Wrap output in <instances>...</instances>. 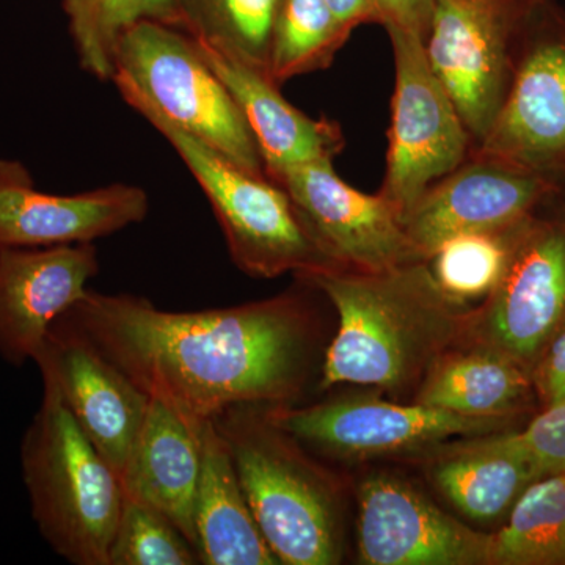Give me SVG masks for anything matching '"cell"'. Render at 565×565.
Returning <instances> with one entry per match:
<instances>
[{
  "mask_svg": "<svg viewBox=\"0 0 565 565\" xmlns=\"http://www.w3.org/2000/svg\"><path fill=\"white\" fill-rule=\"evenodd\" d=\"M379 9L385 29H399L426 39L434 0H379Z\"/></svg>",
  "mask_w": 565,
  "mask_h": 565,
  "instance_id": "4dcf8cb0",
  "label": "cell"
},
{
  "mask_svg": "<svg viewBox=\"0 0 565 565\" xmlns=\"http://www.w3.org/2000/svg\"><path fill=\"white\" fill-rule=\"evenodd\" d=\"M492 565H565V473L537 479L493 534Z\"/></svg>",
  "mask_w": 565,
  "mask_h": 565,
  "instance_id": "603a6c76",
  "label": "cell"
},
{
  "mask_svg": "<svg viewBox=\"0 0 565 565\" xmlns=\"http://www.w3.org/2000/svg\"><path fill=\"white\" fill-rule=\"evenodd\" d=\"M515 437L542 478L565 473V401L545 407Z\"/></svg>",
  "mask_w": 565,
  "mask_h": 565,
  "instance_id": "f1b7e54d",
  "label": "cell"
},
{
  "mask_svg": "<svg viewBox=\"0 0 565 565\" xmlns=\"http://www.w3.org/2000/svg\"><path fill=\"white\" fill-rule=\"evenodd\" d=\"M22 481L41 537L74 565H109L120 476L82 433L51 382L21 444Z\"/></svg>",
  "mask_w": 565,
  "mask_h": 565,
  "instance_id": "277c9868",
  "label": "cell"
},
{
  "mask_svg": "<svg viewBox=\"0 0 565 565\" xmlns=\"http://www.w3.org/2000/svg\"><path fill=\"white\" fill-rule=\"evenodd\" d=\"M82 70L111 81L122 33L143 21L182 29L180 0H63Z\"/></svg>",
  "mask_w": 565,
  "mask_h": 565,
  "instance_id": "cb8c5ba5",
  "label": "cell"
},
{
  "mask_svg": "<svg viewBox=\"0 0 565 565\" xmlns=\"http://www.w3.org/2000/svg\"><path fill=\"white\" fill-rule=\"evenodd\" d=\"M65 318L141 392L195 426L236 405H291L318 356V319L296 292L167 311L134 294L88 289Z\"/></svg>",
  "mask_w": 565,
  "mask_h": 565,
  "instance_id": "6da1fadb",
  "label": "cell"
},
{
  "mask_svg": "<svg viewBox=\"0 0 565 565\" xmlns=\"http://www.w3.org/2000/svg\"><path fill=\"white\" fill-rule=\"evenodd\" d=\"M192 40L243 111L270 180L277 181L292 167L340 154L344 147L340 125L327 118L316 120L294 107L264 71L206 41Z\"/></svg>",
  "mask_w": 565,
  "mask_h": 565,
  "instance_id": "ac0fdd59",
  "label": "cell"
},
{
  "mask_svg": "<svg viewBox=\"0 0 565 565\" xmlns=\"http://www.w3.org/2000/svg\"><path fill=\"white\" fill-rule=\"evenodd\" d=\"M437 489L462 514L492 522L509 514L527 487L541 479L515 433H494L467 441L433 467Z\"/></svg>",
  "mask_w": 565,
  "mask_h": 565,
  "instance_id": "7402d4cb",
  "label": "cell"
},
{
  "mask_svg": "<svg viewBox=\"0 0 565 565\" xmlns=\"http://www.w3.org/2000/svg\"><path fill=\"white\" fill-rule=\"evenodd\" d=\"M148 211V193L137 185L55 195L36 188L24 163L0 159V247L95 243L140 223Z\"/></svg>",
  "mask_w": 565,
  "mask_h": 565,
  "instance_id": "e0dca14e",
  "label": "cell"
},
{
  "mask_svg": "<svg viewBox=\"0 0 565 565\" xmlns=\"http://www.w3.org/2000/svg\"><path fill=\"white\" fill-rule=\"evenodd\" d=\"M541 0H434L427 61L455 102L475 150L511 87L527 22Z\"/></svg>",
  "mask_w": 565,
  "mask_h": 565,
  "instance_id": "52a82bcc",
  "label": "cell"
},
{
  "mask_svg": "<svg viewBox=\"0 0 565 565\" xmlns=\"http://www.w3.org/2000/svg\"><path fill=\"white\" fill-rule=\"evenodd\" d=\"M476 150L537 173L565 193V10L541 0L503 106Z\"/></svg>",
  "mask_w": 565,
  "mask_h": 565,
  "instance_id": "30bf717a",
  "label": "cell"
},
{
  "mask_svg": "<svg viewBox=\"0 0 565 565\" xmlns=\"http://www.w3.org/2000/svg\"><path fill=\"white\" fill-rule=\"evenodd\" d=\"M349 36L326 0H282L270 47V77L281 85L329 68Z\"/></svg>",
  "mask_w": 565,
  "mask_h": 565,
  "instance_id": "4316f807",
  "label": "cell"
},
{
  "mask_svg": "<svg viewBox=\"0 0 565 565\" xmlns=\"http://www.w3.org/2000/svg\"><path fill=\"white\" fill-rule=\"evenodd\" d=\"M202 475L195 503L196 553L204 565L281 564L256 525L232 452L215 424L202 427Z\"/></svg>",
  "mask_w": 565,
  "mask_h": 565,
  "instance_id": "ffe728a7",
  "label": "cell"
},
{
  "mask_svg": "<svg viewBox=\"0 0 565 565\" xmlns=\"http://www.w3.org/2000/svg\"><path fill=\"white\" fill-rule=\"evenodd\" d=\"M300 280L326 294L340 319L323 359L322 388H408L462 343L473 311L441 291L426 262L381 273L326 270Z\"/></svg>",
  "mask_w": 565,
  "mask_h": 565,
  "instance_id": "7a4b0ae2",
  "label": "cell"
},
{
  "mask_svg": "<svg viewBox=\"0 0 565 565\" xmlns=\"http://www.w3.org/2000/svg\"><path fill=\"white\" fill-rule=\"evenodd\" d=\"M33 363L41 379L58 390L82 433L121 479L151 397L65 315L52 326Z\"/></svg>",
  "mask_w": 565,
  "mask_h": 565,
  "instance_id": "9a60e30c",
  "label": "cell"
},
{
  "mask_svg": "<svg viewBox=\"0 0 565 565\" xmlns=\"http://www.w3.org/2000/svg\"><path fill=\"white\" fill-rule=\"evenodd\" d=\"M533 382L544 408L565 401V323L534 367Z\"/></svg>",
  "mask_w": 565,
  "mask_h": 565,
  "instance_id": "f546056e",
  "label": "cell"
},
{
  "mask_svg": "<svg viewBox=\"0 0 565 565\" xmlns=\"http://www.w3.org/2000/svg\"><path fill=\"white\" fill-rule=\"evenodd\" d=\"M564 323L565 195H559L523 223L503 278L471 311L465 338L511 356L533 375Z\"/></svg>",
  "mask_w": 565,
  "mask_h": 565,
  "instance_id": "ba28073f",
  "label": "cell"
},
{
  "mask_svg": "<svg viewBox=\"0 0 565 565\" xmlns=\"http://www.w3.org/2000/svg\"><path fill=\"white\" fill-rule=\"evenodd\" d=\"M526 221L494 232L462 234L441 244L426 262L441 291L465 307L484 302L503 278Z\"/></svg>",
  "mask_w": 565,
  "mask_h": 565,
  "instance_id": "484cf974",
  "label": "cell"
},
{
  "mask_svg": "<svg viewBox=\"0 0 565 565\" xmlns=\"http://www.w3.org/2000/svg\"><path fill=\"white\" fill-rule=\"evenodd\" d=\"M267 415L299 444L341 457L415 451L459 435L501 433L509 424L377 397H341L303 408L267 405Z\"/></svg>",
  "mask_w": 565,
  "mask_h": 565,
  "instance_id": "8fae6325",
  "label": "cell"
},
{
  "mask_svg": "<svg viewBox=\"0 0 565 565\" xmlns=\"http://www.w3.org/2000/svg\"><path fill=\"white\" fill-rule=\"evenodd\" d=\"M99 274L95 244L0 247V359L35 362L50 330Z\"/></svg>",
  "mask_w": 565,
  "mask_h": 565,
  "instance_id": "2e32d148",
  "label": "cell"
},
{
  "mask_svg": "<svg viewBox=\"0 0 565 565\" xmlns=\"http://www.w3.org/2000/svg\"><path fill=\"white\" fill-rule=\"evenodd\" d=\"M332 10L334 20L352 33L359 25L377 22L381 24L379 0H326Z\"/></svg>",
  "mask_w": 565,
  "mask_h": 565,
  "instance_id": "1f68e13d",
  "label": "cell"
},
{
  "mask_svg": "<svg viewBox=\"0 0 565 565\" xmlns=\"http://www.w3.org/2000/svg\"><path fill=\"white\" fill-rule=\"evenodd\" d=\"M193 564L202 563L188 537L161 512L125 493L109 565Z\"/></svg>",
  "mask_w": 565,
  "mask_h": 565,
  "instance_id": "83f0119b",
  "label": "cell"
},
{
  "mask_svg": "<svg viewBox=\"0 0 565 565\" xmlns=\"http://www.w3.org/2000/svg\"><path fill=\"white\" fill-rule=\"evenodd\" d=\"M308 233L340 269L381 273L422 262L405 232L403 212L379 192L352 188L333 159L302 163L278 178Z\"/></svg>",
  "mask_w": 565,
  "mask_h": 565,
  "instance_id": "7c38bea8",
  "label": "cell"
},
{
  "mask_svg": "<svg viewBox=\"0 0 565 565\" xmlns=\"http://www.w3.org/2000/svg\"><path fill=\"white\" fill-rule=\"evenodd\" d=\"M212 423L232 452L256 525L281 564L341 563L340 505L330 476L275 426L267 405H236Z\"/></svg>",
  "mask_w": 565,
  "mask_h": 565,
  "instance_id": "3957f363",
  "label": "cell"
},
{
  "mask_svg": "<svg viewBox=\"0 0 565 565\" xmlns=\"http://www.w3.org/2000/svg\"><path fill=\"white\" fill-rule=\"evenodd\" d=\"M181 129L237 166L267 177L243 111L202 57L188 32L143 21L128 29L115 52V73Z\"/></svg>",
  "mask_w": 565,
  "mask_h": 565,
  "instance_id": "8992f818",
  "label": "cell"
},
{
  "mask_svg": "<svg viewBox=\"0 0 565 565\" xmlns=\"http://www.w3.org/2000/svg\"><path fill=\"white\" fill-rule=\"evenodd\" d=\"M281 2L180 0L182 31L269 74L270 47Z\"/></svg>",
  "mask_w": 565,
  "mask_h": 565,
  "instance_id": "d4e9b609",
  "label": "cell"
},
{
  "mask_svg": "<svg viewBox=\"0 0 565 565\" xmlns=\"http://www.w3.org/2000/svg\"><path fill=\"white\" fill-rule=\"evenodd\" d=\"M457 345L424 374L415 403L509 423L533 403V375L522 364L487 345Z\"/></svg>",
  "mask_w": 565,
  "mask_h": 565,
  "instance_id": "44dd1931",
  "label": "cell"
},
{
  "mask_svg": "<svg viewBox=\"0 0 565 565\" xmlns=\"http://www.w3.org/2000/svg\"><path fill=\"white\" fill-rule=\"evenodd\" d=\"M559 195L565 193L537 173L473 150L423 193L405 215V232L416 255L427 262L446 241L509 228Z\"/></svg>",
  "mask_w": 565,
  "mask_h": 565,
  "instance_id": "4fadbf2b",
  "label": "cell"
},
{
  "mask_svg": "<svg viewBox=\"0 0 565 565\" xmlns=\"http://www.w3.org/2000/svg\"><path fill=\"white\" fill-rule=\"evenodd\" d=\"M394 54L392 126L381 192L404 218L423 193L475 150L470 132L427 61L424 40L386 29Z\"/></svg>",
  "mask_w": 565,
  "mask_h": 565,
  "instance_id": "9c48e42d",
  "label": "cell"
},
{
  "mask_svg": "<svg viewBox=\"0 0 565 565\" xmlns=\"http://www.w3.org/2000/svg\"><path fill=\"white\" fill-rule=\"evenodd\" d=\"M493 534L465 525L411 482L367 476L359 487V559L366 565H492Z\"/></svg>",
  "mask_w": 565,
  "mask_h": 565,
  "instance_id": "5bb4252c",
  "label": "cell"
},
{
  "mask_svg": "<svg viewBox=\"0 0 565 565\" xmlns=\"http://www.w3.org/2000/svg\"><path fill=\"white\" fill-rule=\"evenodd\" d=\"M122 99L166 137L193 174L217 217L230 255L255 278H297L340 269L319 248L291 196L269 177L237 166L211 145L166 117L122 77H111Z\"/></svg>",
  "mask_w": 565,
  "mask_h": 565,
  "instance_id": "5b68a950",
  "label": "cell"
},
{
  "mask_svg": "<svg viewBox=\"0 0 565 565\" xmlns=\"http://www.w3.org/2000/svg\"><path fill=\"white\" fill-rule=\"evenodd\" d=\"M203 424L185 422L169 405L151 399L121 475L122 492L166 515L195 550Z\"/></svg>",
  "mask_w": 565,
  "mask_h": 565,
  "instance_id": "d6986e66",
  "label": "cell"
}]
</instances>
